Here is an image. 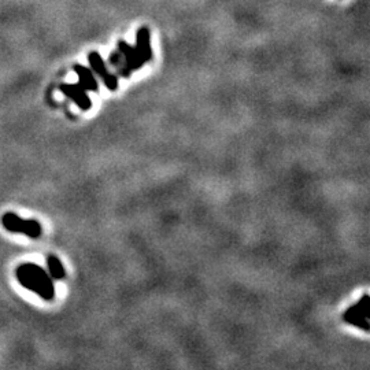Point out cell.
Masks as SVG:
<instances>
[{"label": "cell", "mask_w": 370, "mask_h": 370, "mask_svg": "<svg viewBox=\"0 0 370 370\" xmlns=\"http://www.w3.org/2000/svg\"><path fill=\"white\" fill-rule=\"evenodd\" d=\"M134 48L140 54V57L143 58L144 62H148L152 59V47H151V40H149L148 28L143 26L137 31Z\"/></svg>", "instance_id": "52a82bcc"}, {"label": "cell", "mask_w": 370, "mask_h": 370, "mask_svg": "<svg viewBox=\"0 0 370 370\" xmlns=\"http://www.w3.org/2000/svg\"><path fill=\"white\" fill-rule=\"evenodd\" d=\"M59 89L65 96H67L73 103H76L84 111L89 110L92 106L91 98L88 96V91L84 89L80 84H62Z\"/></svg>", "instance_id": "5b68a950"}, {"label": "cell", "mask_w": 370, "mask_h": 370, "mask_svg": "<svg viewBox=\"0 0 370 370\" xmlns=\"http://www.w3.org/2000/svg\"><path fill=\"white\" fill-rule=\"evenodd\" d=\"M2 224L11 233H22L31 239H39L43 233L41 225L36 220H22L14 213H6Z\"/></svg>", "instance_id": "7a4b0ae2"}, {"label": "cell", "mask_w": 370, "mask_h": 370, "mask_svg": "<svg viewBox=\"0 0 370 370\" xmlns=\"http://www.w3.org/2000/svg\"><path fill=\"white\" fill-rule=\"evenodd\" d=\"M88 61L91 63V67H92V72L96 73L99 77L102 78L103 82H104V87L110 89V91H115L118 88V78L117 76H114L111 73L108 72L106 63L103 61V58L100 57V54L96 51H92L89 55H88Z\"/></svg>", "instance_id": "277c9868"}, {"label": "cell", "mask_w": 370, "mask_h": 370, "mask_svg": "<svg viewBox=\"0 0 370 370\" xmlns=\"http://www.w3.org/2000/svg\"><path fill=\"white\" fill-rule=\"evenodd\" d=\"M117 46H118V51L121 52V55L123 58L125 66L128 67L130 72L139 70V69H141L144 66L145 62L143 61V58L140 57V54L136 51L134 47L129 46L125 40H119Z\"/></svg>", "instance_id": "8992f818"}, {"label": "cell", "mask_w": 370, "mask_h": 370, "mask_svg": "<svg viewBox=\"0 0 370 370\" xmlns=\"http://www.w3.org/2000/svg\"><path fill=\"white\" fill-rule=\"evenodd\" d=\"M47 265H48V274L51 276V278H54V280H63L65 278L66 272H65V267L59 261V258L55 257V255H50L47 258Z\"/></svg>", "instance_id": "9c48e42d"}, {"label": "cell", "mask_w": 370, "mask_h": 370, "mask_svg": "<svg viewBox=\"0 0 370 370\" xmlns=\"http://www.w3.org/2000/svg\"><path fill=\"white\" fill-rule=\"evenodd\" d=\"M16 276L22 287L37 293L41 299L52 300L55 296V288L51 276L39 265L24 263L17 269Z\"/></svg>", "instance_id": "6da1fadb"}, {"label": "cell", "mask_w": 370, "mask_h": 370, "mask_svg": "<svg viewBox=\"0 0 370 370\" xmlns=\"http://www.w3.org/2000/svg\"><path fill=\"white\" fill-rule=\"evenodd\" d=\"M74 73L77 74L78 77V84L81 85L84 89L87 91H92V92H96L99 89L98 85V80L95 77V74L91 69L82 66V65H74L73 67Z\"/></svg>", "instance_id": "ba28073f"}, {"label": "cell", "mask_w": 370, "mask_h": 370, "mask_svg": "<svg viewBox=\"0 0 370 370\" xmlns=\"http://www.w3.org/2000/svg\"><path fill=\"white\" fill-rule=\"evenodd\" d=\"M370 317V299L369 295H363L358 303L349 307L344 313V321L347 324L354 325L363 330H369Z\"/></svg>", "instance_id": "3957f363"}]
</instances>
